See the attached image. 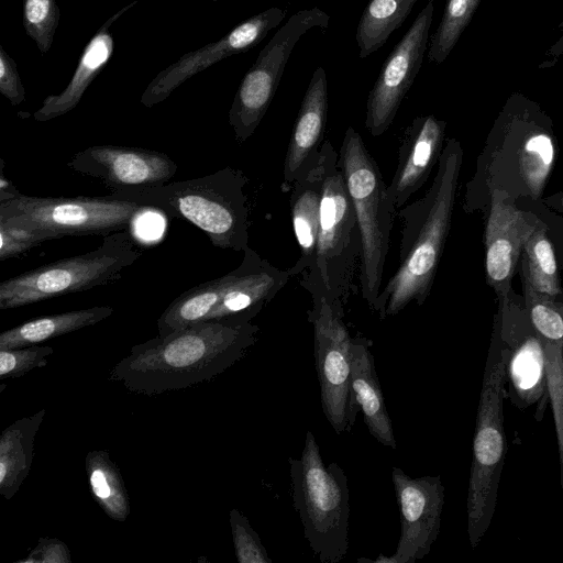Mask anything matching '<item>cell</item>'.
Instances as JSON below:
<instances>
[{"label":"cell","instance_id":"603a6c76","mask_svg":"<svg viewBox=\"0 0 563 563\" xmlns=\"http://www.w3.org/2000/svg\"><path fill=\"white\" fill-rule=\"evenodd\" d=\"M136 2L135 0L123 7L100 26L86 44L66 88L60 93L47 96L34 112L33 117L36 121L46 122L56 119L68 113L79 103L86 89L113 55L114 40L110 27Z\"/></svg>","mask_w":563,"mask_h":563},{"label":"cell","instance_id":"5b68a950","mask_svg":"<svg viewBox=\"0 0 563 563\" xmlns=\"http://www.w3.org/2000/svg\"><path fill=\"white\" fill-rule=\"evenodd\" d=\"M505 360L499 314L495 320L477 406L468 479L467 534L475 549L493 521L506 459L504 399Z\"/></svg>","mask_w":563,"mask_h":563},{"label":"cell","instance_id":"8d00e7d4","mask_svg":"<svg viewBox=\"0 0 563 563\" xmlns=\"http://www.w3.org/2000/svg\"><path fill=\"white\" fill-rule=\"evenodd\" d=\"M70 551L66 543L49 538H40L29 556L20 562L69 563Z\"/></svg>","mask_w":563,"mask_h":563},{"label":"cell","instance_id":"277c9868","mask_svg":"<svg viewBox=\"0 0 563 563\" xmlns=\"http://www.w3.org/2000/svg\"><path fill=\"white\" fill-rule=\"evenodd\" d=\"M320 154L324 175L317 249L300 285L311 298L323 297L334 310L344 313L360 267L361 238L339 153L327 140Z\"/></svg>","mask_w":563,"mask_h":563},{"label":"cell","instance_id":"ffe728a7","mask_svg":"<svg viewBox=\"0 0 563 563\" xmlns=\"http://www.w3.org/2000/svg\"><path fill=\"white\" fill-rule=\"evenodd\" d=\"M328 104V80L320 66L310 78L292 126L284 159L283 191L290 190L294 183L318 163Z\"/></svg>","mask_w":563,"mask_h":563},{"label":"cell","instance_id":"d6a6232c","mask_svg":"<svg viewBox=\"0 0 563 563\" xmlns=\"http://www.w3.org/2000/svg\"><path fill=\"white\" fill-rule=\"evenodd\" d=\"M229 517L238 562L272 563L260 536L252 528L249 519L234 508L230 510Z\"/></svg>","mask_w":563,"mask_h":563},{"label":"cell","instance_id":"74e56055","mask_svg":"<svg viewBox=\"0 0 563 563\" xmlns=\"http://www.w3.org/2000/svg\"><path fill=\"white\" fill-rule=\"evenodd\" d=\"M4 163L0 158V202H5L18 197L21 192L4 175Z\"/></svg>","mask_w":563,"mask_h":563},{"label":"cell","instance_id":"60d3db41","mask_svg":"<svg viewBox=\"0 0 563 563\" xmlns=\"http://www.w3.org/2000/svg\"><path fill=\"white\" fill-rule=\"evenodd\" d=\"M213 1L216 2V1H219V0H213Z\"/></svg>","mask_w":563,"mask_h":563},{"label":"cell","instance_id":"ba28073f","mask_svg":"<svg viewBox=\"0 0 563 563\" xmlns=\"http://www.w3.org/2000/svg\"><path fill=\"white\" fill-rule=\"evenodd\" d=\"M292 501L303 536L322 563H338L349 550L350 494L347 477L336 463L324 465L311 431L300 459H288Z\"/></svg>","mask_w":563,"mask_h":563},{"label":"cell","instance_id":"52a82bcc","mask_svg":"<svg viewBox=\"0 0 563 563\" xmlns=\"http://www.w3.org/2000/svg\"><path fill=\"white\" fill-rule=\"evenodd\" d=\"M339 161L361 238L358 278L362 297L375 311L397 209L376 161L353 126L344 132Z\"/></svg>","mask_w":563,"mask_h":563},{"label":"cell","instance_id":"e575fe53","mask_svg":"<svg viewBox=\"0 0 563 563\" xmlns=\"http://www.w3.org/2000/svg\"><path fill=\"white\" fill-rule=\"evenodd\" d=\"M47 242L42 235L5 222H0V261L20 257Z\"/></svg>","mask_w":563,"mask_h":563},{"label":"cell","instance_id":"836d02e7","mask_svg":"<svg viewBox=\"0 0 563 563\" xmlns=\"http://www.w3.org/2000/svg\"><path fill=\"white\" fill-rule=\"evenodd\" d=\"M54 353L48 345H29L0 350V377L20 378L32 369L44 367L46 357Z\"/></svg>","mask_w":563,"mask_h":563},{"label":"cell","instance_id":"9a60e30c","mask_svg":"<svg viewBox=\"0 0 563 563\" xmlns=\"http://www.w3.org/2000/svg\"><path fill=\"white\" fill-rule=\"evenodd\" d=\"M391 479L400 512V538L395 554L374 562L413 563L431 550L440 531L444 486L439 475L412 478L401 468H391Z\"/></svg>","mask_w":563,"mask_h":563},{"label":"cell","instance_id":"f35d334b","mask_svg":"<svg viewBox=\"0 0 563 563\" xmlns=\"http://www.w3.org/2000/svg\"><path fill=\"white\" fill-rule=\"evenodd\" d=\"M544 203L559 212H563V191L548 197L544 199Z\"/></svg>","mask_w":563,"mask_h":563},{"label":"cell","instance_id":"8fae6325","mask_svg":"<svg viewBox=\"0 0 563 563\" xmlns=\"http://www.w3.org/2000/svg\"><path fill=\"white\" fill-rule=\"evenodd\" d=\"M329 23L330 15L319 7L301 9L261 49L242 78L229 110V124L239 144L253 135L266 114L298 41L311 29H327Z\"/></svg>","mask_w":563,"mask_h":563},{"label":"cell","instance_id":"30bf717a","mask_svg":"<svg viewBox=\"0 0 563 563\" xmlns=\"http://www.w3.org/2000/svg\"><path fill=\"white\" fill-rule=\"evenodd\" d=\"M148 208L104 197H34L20 194L0 202V222L42 235L46 241L64 236L108 235L128 229Z\"/></svg>","mask_w":563,"mask_h":563},{"label":"cell","instance_id":"44dd1931","mask_svg":"<svg viewBox=\"0 0 563 563\" xmlns=\"http://www.w3.org/2000/svg\"><path fill=\"white\" fill-rule=\"evenodd\" d=\"M525 307L541 338L545 353V375L560 460V484L563 488V317L552 299L536 291L525 279Z\"/></svg>","mask_w":563,"mask_h":563},{"label":"cell","instance_id":"484cf974","mask_svg":"<svg viewBox=\"0 0 563 563\" xmlns=\"http://www.w3.org/2000/svg\"><path fill=\"white\" fill-rule=\"evenodd\" d=\"M114 312L110 306L66 311L29 320L0 334V350L34 345L101 322Z\"/></svg>","mask_w":563,"mask_h":563},{"label":"cell","instance_id":"e0dca14e","mask_svg":"<svg viewBox=\"0 0 563 563\" xmlns=\"http://www.w3.org/2000/svg\"><path fill=\"white\" fill-rule=\"evenodd\" d=\"M67 166L77 174L99 179L111 192L164 185L178 169L166 153L110 144L92 145L76 153Z\"/></svg>","mask_w":563,"mask_h":563},{"label":"cell","instance_id":"9c48e42d","mask_svg":"<svg viewBox=\"0 0 563 563\" xmlns=\"http://www.w3.org/2000/svg\"><path fill=\"white\" fill-rule=\"evenodd\" d=\"M131 230L106 235L89 252L35 267L0 283V309L8 310L51 298L108 286L142 256Z\"/></svg>","mask_w":563,"mask_h":563},{"label":"cell","instance_id":"5bb4252c","mask_svg":"<svg viewBox=\"0 0 563 563\" xmlns=\"http://www.w3.org/2000/svg\"><path fill=\"white\" fill-rule=\"evenodd\" d=\"M433 12L434 1L429 0L385 59L368 92L365 128L372 136L382 135L393 124L404 98L419 73L429 46Z\"/></svg>","mask_w":563,"mask_h":563},{"label":"cell","instance_id":"4fadbf2b","mask_svg":"<svg viewBox=\"0 0 563 563\" xmlns=\"http://www.w3.org/2000/svg\"><path fill=\"white\" fill-rule=\"evenodd\" d=\"M504 303L499 313L505 360L506 396L520 410L534 408L541 421L550 401L544 345L534 330L527 309L514 310Z\"/></svg>","mask_w":563,"mask_h":563},{"label":"cell","instance_id":"f1b7e54d","mask_svg":"<svg viewBox=\"0 0 563 563\" xmlns=\"http://www.w3.org/2000/svg\"><path fill=\"white\" fill-rule=\"evenodd\" d=\"M523 276L538 292L555 300L561 295L558 265L547 227L539 219L523 244Z\"/></svg>","mask_w":563,"mask_h":563},{"label":"cell","instance_id":"4dcf8cb0","mask_svg":"<svg viewBox=\"0 0 563 563\" xmlns=\"http://www.w3.org/2000/svg\"><path fill=\"white\" fill-rule=\"evenodd\" d=\"M479 0H448L437 31L429 40L428 60L441 64L470 23Z\"/></svg>","mask_w":563,"mask_h":563},{"label":"cell","instance_id":"ab89813d","mask_svg":"<svg viewBox=\"0 0 563 563\" xmlns=\"http://www.w3.org/2000/svg\"><path fill=\"white\" fill-rule=\"evenodd\" d=\"M552 305L563 317V301L552 300Z\"/></svg>","mask_w":563,"mask_h":563},{"label":"cell","instance_id":"1f68e13d","mask_svg":"<svg viewBox=\"0 0 563 563\" xmlns=\"http://www.w3.org/2000/svg\"><path fill=\"white\" fill-rule=\"evenodd\" d=\"M60 19L56 0H24L23 26L41 54L51 48Z\"/></svg>","mask_w":563,"mask_h":563},{"label":"cell","instance_id":"2e32d148","mask_svg":"<svg viewBox=\"0 0 563 563\" xmlns=\"http://www.w3.org/2000/svg\"><path fill=\"white\" fill-rule=\"evenodd\" d=\"M287 10L272 7L244 20L216 42L185 53L161 70L141 96L146 108L166 100L186 80L211 65L232 55L244 53L258 45L285 19Z\"/></svg>","mask_w":563,"mask_h":563},{"label":"cell","instance_id":"6da1fadb","mask_svg":"<svg viewBox=\"0 0 563 563\" xmlns=\"http://www.w3.org/2000/svg\"><path fill=\"white\" fill-rule=\"evenodd\" d=\"M252 322L210 320L135 344L109 372L128 390L158 396L211 382L256 343Z\"/></svg>","mask_w":563,"mask_h":563},{"label":"cell","instance_id":"ac0fdd59","mask_svg":"<svg viewBox=\"0 0 563 563\" xmlns=\"http://www.w3.org/2000/svg\"><path fill=\"white\" fill-rule=\"evenodd\" d=\"M519 210L509 194L492 188L490 211L485 229L486 279L500 302L508 299L511 279L523 244L537 224Z\"/></svg>","mask_w":563,"mask_h":563},{"label":"cell","instance_id":"83f0119b","mask_svg":"<svg viewBox=\"0 0 563 563\" xmlns=\"http://www.w3.org/2000/svg\"><path fill=\"white\" fill-rule=\"evenodd\" d=\"M418 0H369L358 20L355 41L358 57L365 58L385 45L401 26Z\"/></svg>","mask_w":563,"mask_h":563},{"label":"cell","instance_id":"7a4b0ae2","mask_svg":"<svg viewBox=\"0 0 563 563\" xmlns=\"http://www.w3.org/2000/svg\"><path fill=\"white\" fill-rule=\"evenodd\" d=\"M462 161L460 142L449 139L429 189L397 210L402 222L398 266L377 298L380 319L398 314L410 302L422 306L429 297L451 228Z\"/></svg>","mask_w":563,"mask_h":563},{"label":"cell","instance_id":"3957f363","mask_svg":"<svg viewBox=\"0 0 563 563\" xmlns=\"http://www.w3.org/2000/svg\"><path fill=\"white\" fill-rule=\"evenodd\" d=\"M247 183L241 169L228 166L198 178L122 189L110 195L168 218L188 221L216 247L243 252L249 246Z\"/></svg>","mask_w":563,"mask_h":563},{"label":"cell","instance_id":"7c38bea8","mask_svg":"<svg viewBox=\"0 0 563 563\" xmlns=\"http://www.w3.org/2000/svg\"><path fill=\"white\" fill-rule=\"evenodd\" d=\"M307 316L313 331L323 413L336 434L350 432L352 338L343 321L344 313L334 310L323 297H312Z\"/></svg>","mask_w":563,"mask_h":563},{"label":"cell","instance_id":"f546056e","mask_svg":"<svg viewBox=\"0 0 563 563\" xmlns=\"http://www.w3.org/2000/svg\"><path fill=\"white\" fill-rule=\"evenodd\" d=\"M554 158L551 134L541 128L530 130L519 148V174L533 199L542 195Z\"/></svg>","mask_w":563,"mask_h":563},{"label":"cell","instance_id":"d4e9b609","mask_svg":"<svg viewBox=\"0 0 563 563\" xmlns=\"http://www.w3.org/2000/svg\"><path fill=\"white\" fill-rule=\"evenodd\" d=\"M45 409L15 420L0 437V494L10 500L26 479Z\"/></svg>","mask_w":563,"mask_h":563},{"label":"cell","instance_id":"8992f818","mask_svg":"<svg viewBox=\"0 0 563 563\" xmlns=\"http://www.w3.org/2000/svg\"><path fill=\"white\" fill-rule=\"evenodd\" d=\"M290 278L288 269L274 266L247 246L238 267L176 297L157 320V335L210 320L251 322Z\"/></svg>","mask_w":563,"mask_h":563},{"label":"cell","instance_id":"4316f807","mask_svg":"<svg viewBox=\"0 0 563 563\" xmlns=\"http://www.w3.org/2000/svg\"><path fill=\"white\" fill-rule=\"evenodd\" d=\"M91 494L110 518L119 522L131 512L130 497L120 470L106 450H92L85 460Z\"/></svg>","mask_w":563,"mask_h":563},{"label":"cell","instance_id":"7402d4cb","mask_svg":"<svg viewBox=\"0 0 563 563\" xmlns=\"http://www.w3.org/2000/svg\"><path fill=\"white\" fill-rule=\"evenodd\" d=\"M372 341L361 334L351 343V404L349 430L362 410L369 433L383 445L396 449V440L376 373Z\"/></svg>","mask_w":563,"mask_h":563},{"label":"cell","instance_id":"d6986e66","mask_svg":"<svg viewBox=\"0 0 563 563\" xmlns=\"http://www.w3.org/2000/svg\"><path fill=\"white\" fill-rule=\"evenodd\" d=\"M445 128V121L427 114L413 118L404 130L396 170L387 186V192L397 210L424 186L438 164L443 150Z\"/></svg>","mask_w":563,"mask_h":563},{"label":"cell","instance_id":"d590c367","mask_svg":"<svg viewBox=\"0 0 563 563\" xmlns=\"http://www.w3.org/2000/svg\"><path fill=\"white\" fill-rule=\"evenodd\" d=\"M0 93L5 97L12 106H19L25 100L18 65L0 45Z\"/></svg>","mask_w":563,"mask_h":563},{"label":"cell","instance_id":"cb8c5ba5","mask_svg":"<svg viewBox=\"0 0 563 563\" xmlns=\"http://www.w3.org/2000/svg\"><path fill=\"white\" fill-rule=\"evenodd\" d=\"M323 162L321 158L307 173L300 176L290 191V217L300 255L288 268L291 277L309 271L313 264L323 189Z\"/></svg>","mask_w":563,"mask_h":563}]
</instances>
